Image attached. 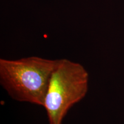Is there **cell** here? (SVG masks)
<instances>
[{
  "label": "cell",
  "instance_id": "cell-2",
  "mask_svg": "<svg viewBox=\"0 0 124 124\" xmlns=\"http://www.w3.org/2000/svg\"><path fill=\"white\" fill-rule=\"evenodd\" d=\"M89 75L80 63L59 59L51 75L43 107L49 124H62L68 111L86 95Z\"/></svg>",
  "mask_w": 124,
  "mask_h": 124
},
{
  "label": "cell",
  "instance_id": "cell-1",
  "mask_svg": "<svg viewBox=\"0 0 124 124\" xmlns=\"http://www.w3.org/2000/svg\"><path fill=\"white\" fill-rule=\"evenodd\" d=\"M59 62L37 56L0 59V83L12 99L43 106L49 80Z\"/></svg>",
  "mask_w": 124,
  "mask_h": 124
}]
</instances>
